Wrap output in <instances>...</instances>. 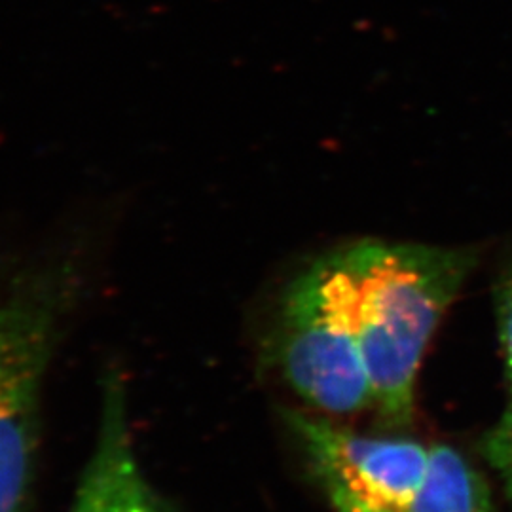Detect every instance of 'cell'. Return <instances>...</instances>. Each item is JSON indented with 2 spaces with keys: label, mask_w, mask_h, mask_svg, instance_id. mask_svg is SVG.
<instances>
[{
  "label": "cell",
  "mask_w": 512,
  "mask_h": 512,
  "mask_svg": "<svg viewBox=\"0 0 512 512\" xmlns=\"http://www.w3.org/2000/svg\"><path fill=\"white\" fill-rule=\"evenodd\" d=\"M372 397L385 420L406 423L427 344L473 266V256L423 245L363 241L338 253Z\"/></svg>",
  "instance_id": "obj_1"
},
{
  "label": "cell",
  "mask_w": 512,
  "mask_h": 512,
  "mask_svg": "<svg viewBox=\"0 0 512 512\" xmlns=\"http://www.w3.org/2000/svg\"><path fill=\"white\" fill-rule=\"evenodd\" d=\"M82 285L65 255L0 272V512H23L31 494L44 382Z\"/></svg>",
  "instance_id": "obj_2"
},
{
  "label": "cell",
  "mask_w": 512,
  "mask_h": 512,
  "mask_svg": "<svg viewBox=\"0 0 512 512\" xmlns=\"http://www.w3.org/2000/svg\"><path fill=\"white\" fill-rule=\"evenodd\" d=\"M275 357L287 384L317 410L353 414L374 403L338 253L311 266L289 289Z\"/></svg>",
  "instance_id": "obj_3"
},
{
  "label": "cell",
  "mask_w": 512,
  "mask_h": 512,
  "mask_svg": "<svg viewBox=\"0 0 512 512\" xmlns=\"http://www.w3.org/2000/svg\"><path fill=\"white\" fill-rule=\"evenodd\" d=\"M336 512H404L427 475L429 450L420 442L370 439L321 418L289 412Z\"/></svg>",
  "instance_id": "obj_4"
},
{
  "label": "cell",
  "mask_w": 512,
  "mask_h": 512,
  "mask_svg": "<svg viewBox=\"0 0 512 512\" xmlns=\"http://www.w3.org/2000/svg\"><path fill=\"white\" fill-rule=\"evenodd\" d=\"M133 444L126 382L110 366L101 382L95 446L69 512H179L150 482Z\"/></svg>",
  "instance_id": "obj_5"
},
{
  "label": "cell",
  "mask_w": 512,
  "mask_h": 512,
  "mask_svg": "<svg viewBox=\"0 0 512 512\" xmlns=\"http://www.w3.org/2000/svg\"><path fill=\"white\" fill-rule=\"evenodd\" d=\"M404 512H490L484 482L450 446L429 450L427 475Z\"/></svg>",
  "instance_id": "obj_6"
},
{
  "label": "cell",
  "mask_w": 512,
  "mask_h": 512,
  "mask_svg": "<svg viewBox=\"0 0 512 512\" xmlns=\"http://www.w3.org/2000/svg\"><path fill=\"white\" fill-rule=\"evenodd\" d=\"M486 456L501 475L512 497V406L486 439Z\"/></svg>",
  "instance_id": "obj_7"
},
{
  "label": "cell",
  "mask_w": 512,
  "mask_h": 512,
  "mask_svg": "<svg viewBox=\"0 0 512 512\" xmlns=\"http://www.w3.org/2000/svg\"><path fill=\"white\" fill-rule=\"evenodd\" d=\"M497 321H499V334L501 346L507 365V376L512 387V275L503 283L497 293Z\"/></svg>",
  "instance_id": "obj_8"
}]
</instances>
